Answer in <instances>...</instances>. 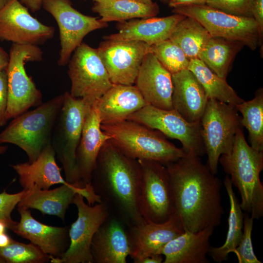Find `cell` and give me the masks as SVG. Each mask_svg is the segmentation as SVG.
Returning <instances> with one entry per match:
<instances>
[{"instance_id": "obj_18", "label": "cell", "mask_w": 263, "mask_h": 263, "mask_svg": "<svg viewBox=\"0 0 263 263\" xmlns=\"http://www.w3.org/2000/svg\"><path fill=\"white\" fill-rule=\"evenodd\" d=\"M184 231L181 221L175 213L164 223L144 221L128 228L132 247L130 257L133 263H139L147 256L161 254L166 244Z\"/></svg>"}, {"instance_id": "obj_30", "label": "cell", "mask_w": 263, "mask_h": 263, "mask_svg": "<svg viewBox=\"0 0 263 263\" xmlns=\"http://www.w3.org/2000/svg\"><path fill=\"white\" fill-rule=\"evenodd\" d=\"M244 46L238 41L211 37L198 58L219 76L226 79L235 56Z\"/></svg>"}, {"instance_id": "obj_51", "label": "cell", "mask_w": 263, "mask_h": 263, "mask_svg": "<svg viewBox=\"0 0 263 263\" xmlns=\"http://www.w3.org/2000/svg\"><path fill=\"white\" fill-rule=\"evenodd\" d=\"M0 263H5L4 261L1 258H0Z\"/></svg>"}, {"instance_id": "obj_45", "label": "cell", "mask_w": 263, "mask_h": 263, "mask_svg": "<svg viewBox=\"0 0 263 263\" xmlns=\"http://www.w3.org/2000/svg\"><path fill=\"white\" fill-rule=\"evenodd\" d=\"M13 240V239L5 232L0 234V248L9 245Z\"/></svg>"}, {"instance_id": "obj_44", "label": "cell", "mask_w": 263, "mask_h": 263, "mask_svg": "<svg viewBox=\"0 0 263 263\" xmlns=\"http://www.w3.org/2000/svg\"><path fill=\"white\" fill-rule=\"evenodd\" d=\"M163 261V255L155 254L147 256L140 261L139 263H161Z\"/></svg>"}, {"instance_id": "obj_14", "label": "cell", "mask_w": 263, "mask_h": 263, "mask_svg": "<svg viewBox=\"0 0 263 263\" xmlns=\"http://www.w3.org/2000/svg\"><path fill=\"white\" fill-rule=\"evenodd\" d=\"M42 7L55 19L59 31L60 49L58 64H68L75 49L90 32L105 28L107 22L75 9L69 0H43Z\"/></svg>"}, {"instance_id": "obj_5", "label": "cell", "mask_w": 263, "mask_h": 263, "mask_svg": "<svg viewBox=\"0 0 263 263\" xmlns=\"http://www.w3.org/2000/svg\"><path fill=\"white\" fill-rule=\"evenodd\" d=\"M63 100L62 94L14 118L0 133V144L15 145L26 153L29 162L34 161L51 143L53 131Z\"/></svg>"}, {"instance_id": "obj_13", "label": "cell", "mask_w": 263, "mask_h": 263, "mask_svg": "<svg viewBox=\"0 0 263 263\" xmlns=\"http://www.w3.org/2000/svg\"><path fill=\"white\" fill-rule=\"evenodd\" d=\"M73 204L77 209V218L69 228V246L60 258L50 257L52 263H93L92 239L110 212L104 203L90 205L79 193L75 195Z\"/></svg>"}, {"instance_id": "obj_39", "label": "cell", "mask_w": 263, "mask_h": 263, "mask_svg": "<svg viewBox=\"0 0 263 263\" xmlns=\"http://www.w3.org/2000/svg\"><path fill=\"white\" fill-rule=\"evenodd\" d=\"M8 102V83L6 70L0 71V127L7 122L5 113Z\"/></svg>"}, {"instance_id": "obj_8", "label": "cell", "mask_w": 263, "mask_h": 263, "mask_svg": "<svg viewBox=\"0 0 263 263\" xmlns=\"http://www.w3.org/2000/svg\"><path fill=\"white\" fill-rule=\"evenodd\" d=\"M6 69L8 83V102L5 113L7 121L42 103L41 92L27 74L25 64L40 61L43 52L38 46L13 43L9 51Z\"/></svg>"}, {"instance_id": "obj_52", "label": "cell", "mask_w": 263, "mask_h": 263, "mask_svg": "<svg viewBox=\"0 0 263 263\" xmlns=\"http://www.w3.org/2000/svg\"><path fill=\"white\" fill-rule=\"evenodd\" d=\"M94 0L95 2V1H98L99 0Z\"/></svg>"}, {"instance_id": "obj_27", "label": "cell", "mask_w": 263, "mask_h": 263, "mask_svg": "<svg viewBox=\"0 0 263 263\" xmlns=\"http://www.w3.org/2000/svg\"><path fill=\"white\" fill-rule=\"evenodd\" d=\"M214 229L197 232L187 230L169 241L162 249L164 263H207L210 238Z\"/></svg>"}, {"instance_id": "obj_49", "label": "cell", "mask_w": 263, "mask_h": 263, "mask_svg": "<svg viewBox=\"0 0 263 263\" xmlns=\"http://www.w3.org/2000/svg\"><path fill=\"white\" fill-rule=\"evenodd\" d=\"M8 0H0V9L5 5Z\"/></svg>"}, {"instance_id": "obj_3", "label": "cell", "mask_w": 263, "mask_h": 263, "mask_svg": "<svg viewBox=\"0 0 263 263\" xmlns=\"http://www.w3.org/2000/svg\"><path fill=\"white\" fill-rule=\"evenodd\" d=\"M219 162L238 190L243 211L254 220L262 218L263 185L260 175L263 169V151L255 150L247 143L241 129L236 134L231 152L222 155Z\"/></svg>"}, {"instance_id": "obj_15", "label": "cell", "mask_w": 263, "mask_h": 263, "mask_svg": "<svg viewBox=\"0 0 263 263\" xmlns=\"http://www.w3.org/2000/svg\"><path fill=\"white\" fill-rule=\"evenodd\" d=\"M113 84L132 85L150 46L137 40L105 39L97 48Z\"/></svg>"}, {"instance_id": "obj_19", "label": "cell", "mask_w": 263, "mask_h": 263, "mask_svg": "<svg viewBox=\"0 0 263 263\" xmlns=\"http://www.w3.org/2000/svg\"><path fill=\"white\" fill-rule=\"evenodd\" d=\"M134 84L149 105L162 109H173L171 74L151 52L143 58Z\"/></svg>"}, {"instance_id": "obj_50", "label": "cell", "mask_w": 263, "mask_h": 263, "mask_svg": "<svg viewBox=\"0 0 263 263\" xmlns=\"http://www.w3.org/2000/svg\"><path fill=\"white\" fill-rule=\"evenodd\" d=\"M159 0L160 1H161V2L163 3H168L169 1V0Z\"/></svg>"}, {"instance_id": "obj_35", "label": "cell", "mask_w": 263, "mask_h": 263, "mask_svg": "<svg viewBox=\"0 0 263 263\" xmlns=\"http://www.w3.org/2000/svg\"><path fill=\"white\" fill-rule=\"evenodd\" d=\"M151 52L171 74L188 69L189 61L183 50L169 39L150 46Z\"/></svg>"}, {"instance_id": "obj_6", "label": "cell", "mask_w": 263, "mask_h": 263, "mask_svg": "<svg viewBox=\"0 0 263 263\" xmlns=\"http://www.w3.org/2000/svg\"><path fill=\"white\" fill-rule=\"evenodd\" d=\"M64 100L51 137L56 157L62 164L65 180L79 188L85 187L79 180L75 153L85 117L94 103L75 98L70 93L63 94Z\"/></svg>"}, {"instance_id": "obj_1", "label": "cell", "mask_w": 263, "mask_h": 263, "mask_svg": "<svg viewBox=\"0 0 263 263\" xmlns=\"http://www.w3.org/2000/svg\"><path fill=\"white\" fill-rule=\"evenodd\" d=\"M165 166L175 213L184 229L197 232L217 227L224 213L220 179L198 156L186 154Z\"/></svg>"}, {"instance_id": "obj_9", "label": "cell", "mask_w": 263, "mask_h": 263, "mask_svg": "<svg viewBox=\"0 0 263 263\" xmlns=\"http://www.w3.org/2000/svg\"><path fill=\"white\" fill-rule=\"evenodd\" d=\"M137 160L141 174L138 198L139 212L147 222H165L175 213L167 167L154 160Z\"/></svg>"}, {"instance_id": "obj_46", "label": "cell", "mask_w": 263, "mask_h": 263, "mask_svg": "<svg viewBox=\"0 0 263 263\" xmlns=\"http://www.w3.org/2000/svg\"><path fill=\"white\" fill-rule=\"evenodd\" d=\"M6 229H8V226L6 223L0 220V234L5 232Z\"/></svg>"}, {"instance_id": "obj_24", "label": "cell", "mask_w": 263, "mask_h": 263, "mask_svg": "<svg viewBox=\"0 0 263 263\" xmlns=\"http://www.w3.org/2000/svg\"><path fill=\"white\" fill-rule=\"evenodd\" d=\"M171 76L173 109L187 121L200 122L208 99L203 87L188 69Z\"/></svg>"}, {"instance_id": "obj_17", "label": "cell", "mask_w": 263, "mask_h": 263, "mask_svg": "<svg viewBox=\"0 0 263 263\" xmlns=\"http://www.w3.org/2000/svg\"><path fill=\"white\" fill-rule=\"evenodd\" d=\"M77 193L82 195L90 205L101 202L91 184L86 185L84 188L72 184H62L53 189H41L36 188L24 189L17 207L35 209L42 214L56 216L65 221L66 211L69 206L73 204Z\"/></svg>"}, {"instance_id": "obj_25", "label": "cell", "mask_w": 263, "mask_h": 263, "mask_svg": "<svg viewBox=\"0 0 263 263\" xmlns=\"http://www.w3.org/2000/svg\"><path fill=\"white\" fill-rule=\"evenodd\" d=\"M149 105L135 85L113 84L97 101L101 124L127 120L132 114Z\"/></svg>"}, {"instance_id": "obj_33", "label": "cell", "mask_w": 263, "mask_h": 263, "mask_svg": "<svg viewBox=\"0 0 263 263\" xmlns=\"http://www.w3.org/2000/svg\"><path fill=\"white\" fill-rule=\"evenodd\" d=\"M242 115L241 123L248 132L250 146L255 150L263 151V89L256 92L254 97L235 105Z\"/></svg>"}, {"instance_id": "obj_11", "label": "cell", "mask_w": 263, "mask_h": 263, "mask_svg": "<svg viewBox=\"0 0 263 263\" xmlns=\"http://www.w3.org/2000/svg\"><path fill=\"white\" fill-rule=\"evenodd\" d=\"M70 94L77 98L97 101L113 85L97 49L82 42L68 63Z\"/></svg>"}, {"instance_id": "obj_29", "label": "cell", "mask_w": 263, "mask_h": 263, "mask_svg": "<svg viewBox=\"0 0 263 263\" xmlns=\"http://www.w3.org/2000/svg\"><path fill=\"white\" fill-rule=\"evenodd\" d=\"M230 205L228 218V229L224 244L219 247L211 246L208 255L214 262L222 263L227 259L230 253L233 252L238 246L243 234L244 217L240 202L233 190L229 177L226 175L224 180Z\"/></svg>"}, {"instance_id": "obj_10", "label": "cell", "mask_w": 263, "mask_h": 263, "mask_svg": "<svg viewBox=\"0 0 263 263\" xmlns=\"http://www.w3.org/2000/svg\"><path fill=\"white\" fill-rule=\"evenodd\" d=\"M172 12L196 19L211 37L238 41L252 50L257 48L262 39L257 24L252 17L231 15L206 4L177 7Z\"/></svg>"}, {"instance_id": "obj_48", "label": "cell", "mask_w": 263, "mask_h": 263, "mask_svg": "<svg viewBox=\"0 0 263 263\" xmlns=\"http://www.w3.org/2000/svg\"><path fill=\"white\" fill-rule=\"evenodd\" d=\"M7 150V146L0 145V155L5 153Z\"/></svg>"}, {"instance_id": "obj_20", "label": "cell", "mask_w": 263, "mask_h": 263, "mask_svg": "<svg viewBox=\"0 0 263 263\" xmlns=\"http://www.w3.org/2000/svg\"><path fill=\"white\" fill-rule=\"evenodd\" d=\"M93 263H126L132 253L128 228L110 214L95 233L91 245Z\"/></svg>"}, {"instance_id": "obj_47", "label": "cell", "mask_w": 263, "mask_h": 263, "mask_svg": "<svg viewBox=\"0 0 263 263\" xmlns=\"http://www.w3.org/2000/svg\"><path fill=\"white\" fill-rule=\"evenodd\" d=\"M137 2L146 4H151L153 3L152 0H133Z\"/></svg>"}, {"instance_id": "obj_36", "label": "cell", "mask_w": 263, "mask_h": 263, "mask_svg": "<svg viewBox=\"0 0 263 263\" xmlns=\"http://www.w3.org/2000/svg\"><path fill=\"white\" fill-rule=\"evenodd\" d=\"M254 219L247 213L244 215L243 234L240 242L233 253L239 263H262L254 252L251 233Z\"/></svg>"}, {"instance_id": "obj_2", "label": "cell", "mask_w": 263, "mask_h": 263, "mask_svg": "<svg viewBox=\"0 0 263 263\" xmlns=\"http://www.w3.org/2000/svg\"><path fill=\"white\" fill-rule=\"evenodd\" d=\"M141 169L137 160L124 155L110 141L102 147L91 185L111 214L128 228L143 222L138 207Z\"/></svg>"}, {"instance_id": "obj_42", "label": "cell", "mask_w": 263, "mask_h": 263, "mask_svg": "<svg viewBox=\"0 0 263 263\" xmlns=\"http://www.w3.org/2000/svg\"><path fill=\"white\" fill-rule=\"evenodd\" d=\"M32 12L39 10L42 6L43 0H18Z\"/></svg>"}, {"instance_id": "obj_12", "label": "cell", "mask_w": 263, "mask_h": 263, "mask_svg": "<svg viewBox=\"0 0 263 263\" xmlns=\"http://www.w3.org/2000/svg\"><path fill=\"white\" fill-rule=\"evenodd\" d=\"M127 120L179 140L187 155L201 157L205 154L200 122H189L173 109L165 110L147 105L130 115Z\"/></svg>"}, {"instance_id": "obj_43", "label": "cell", "mask_w": 263, "mask_h": 263, "mask_svg": "<svg viewBox=\"0 0 263 263\" xmlns=\"http://www.w3.org/2000/svg\"><path fill=\"white\" fill-rule=\"evenodd\" d=\"M9 61V54L0 46V71L6 69Z\"/></svg>"}, {"instance_id": "obj_26", "label": "cell", "mask_w": 263, "mask_h": 263, "mask_svg": "<svg viewBox=\"0 0 263 263\" xmlns=\"http://www.w3.org/2000/svg\"><path fill=\"white\" fill-rule=\"evenodd\" d=\"M11 166L18 174L19 184L24 189L32 188L48 189L55 185L70 184L61 175V169L56 162V153L51 143L34 161Z\"/></svg>"}, {"instance_id": "obj_38", "label": "cell", "mask_w": 263, "mask_h": 263, "mask_svg": "<svg viewBox=\"0 0 263 263\" xmlns=\"http://www.w3.org/2000/svg\"><path fill=\"white\" fill-rule=\"evenodd\" d=\"M24 193V189L14 194L8 193L5 190L0 193V220L4 221L8 229L12 231L18 222L12 219L11 213Z\"/></svg>"}, {"instance_id": "obj_40", "label": "cell", "mask_w": 263, "mask_h": 263, "mask_svg": "<svg viewBox=\"0 0 263 263\" xmlns=\"http://www.w3.org/2000/svg\"><path fill=\"white\" fill-rule=\"evenodd\" d=\"M253 18L258 26L261 37L263 34V0H255L253 9Z\"/></svg>"}, {"instance_id": "obj_37", "label": "cell", "mask_w": 263, "mask_h": 263, "mask_svg": "<svg viewBox=\"0 0 263 263\" xmlns=\"http://www.w3.org/2000/svg\"><path fill=\"white\" fill-rule=\"evenodd\" d=\"M255 0H207L206 4L231 15L253 18Z\"/></svg>"}, {"instance_id": "obj_21", "label": "cell", "mask_w": 263, "mask_h": 263, "mask_svg": "<svg viewBox=\"0 0 263 263\" xmlns=\"http://www.w3.org/2000/svg\"><path fill=\"white\" fill-rule=\"evenodd\" d=\"M20 220L13 232L29 240L46 254L60 258L70 245L69 226H54L37 220L29 209L18 207Z\"/></svg>"}, {"instance_id": "obj_31", "label": "cell", "mask_w": 263, "mask_h": 263, "mask_svg": "<svg viewBox=\"0 0 263 263\" xmlns=\"http://www.w3.org/2000/svg\"><path fill=\"white\" fill-rule=\"evenodd\" d=\"M188 69L195 76L209 98L233 105L244 101L227 83L226 79L219 76L198 58L189 61Z\"/></svg>"}, {"instance_id": "obj_34", "label": "cell", "mask_w": 263, "mask_h": 263, "mask_svg": "<svg viewBox=\"0 0 263 263\" xmlns=\"http://www.w3.org/2000/svg\"><path fill=\"white\" fill-rule=\"evenodd\" d=\"M0 258L5 263H46L51 259L36 245L14 239L9 245L0 248Z\"/></svg>"}, {"instance_id": "obj_7", "label": "cell", "mask_w": 263, "mask_h": 263, "mask_svg": "<svg viewBox=\"0 0 263 263\" xmlns=\"http://www.w3.org/2000/svg\"><path fill=\"white\" fill-rule=\"evenodd\" d=\"M238 112L235 105L208 99L200 124L207 156L206 165L214 174L217 173L220 156L231 152L238 131L243 129Z\"/></svg>"}, {"instance_id": "obj_32", "label": "cell", "mask_w": 263, "mask_h": 263, "mask_svg": "<svg viewBox=\"0 0 263 263\" xmlns=\"http://www.w3.org/2000/svg\"><path fill=\"white\" fill-rule=\"evenodd\" d=\"M211 36L197 20L186 17L175 27L169 39L183 50L187 58H198Z\"/></svg>"}, {"instance_id": "obj_22", "label": "cell", "mask_w": 263, "mask_h": 263, "mask_svg": "<svg viewBox=\"0 0 263 263\" xmlns=\"http://www.w3.org/2000/svg\"><path fill=\"white\" fill-rule=\"evenodd\" d=\"M96 101L86 115L75 153L77 175L84 186L91 184L92 175L100 151L110 139V137L101 128Z\"/></svg>"}, {"instance_id": "obj_28", "label": "cell", "mask_w": 263, "mask_h": 263, "mask_svg": "<svg viewBox=\"0 0 263 263\" xmlns=\"http://www.w3.org/2000/svg\"><path fill=\"white\" fill-rule=\"evenodd\" d=\"M92 11L98 13L103 22H121L155 17L159 7L155 2L146 4L133 0H99L94 3Z\"/></svg>"}, {"instance_id": "obj_16", "label": "cell", "mask_w": 263, "mask_h": 263, "mask_svg": "<svg viewBox=\"0 0 263 263\" xmlns=\"http://www.w3.org/2000/svg\"><path fill=\"white\" fill-rule=\"evenodd\" d=\"M55 28L33 17L18 0H8L0 9V40L38 46L53 38Z\"/></svg>"}, {"instance_id": "obj_41", "label": "cell", "mask_w": 263, "mask_h": 263, "mask_svg": "<svg viewBox=\"0 0 263 263\" xmlns=\"http://www.w3.org/2000/svg\"><path fill=\"white\" fill-rule=\"evenodd\" d=\"M206 1L207 0H169L168 4L169 7L175 8L189 5L206 4Z\"/></svg>"}, {"instance_id": "obj_23", "label": "cell", "mask_w": 263, "mask_h": 263, "mask_svg": "<svg viewBox=\"0 0 263 263\" xmlns=\"http://www.w3.org/2000/svg\"><path fill=\"white\" fill-rule=\"evenodd\" d=\"M186 16L174 14L172 15L142 19H132L118 22V32L104 37V39L137 40L150 46L169 39L176 25Z\"/></svg>"}, {"instance_id": "obj_4", "label": "cell", "mask_w": 263, "mask_h": 263, "mask_svg": "<svg viewBox=\"0 0 263 263\" xmlns=\"http://www.w3.org/2000/svg\"><path fill=\"white\" fill-rule=\"evenodd\" d=\"M101 128L117 149L134 160H154L166 165L186 155L160 132L136 122L101 124Z\"/></svg>"}]
</instances>
